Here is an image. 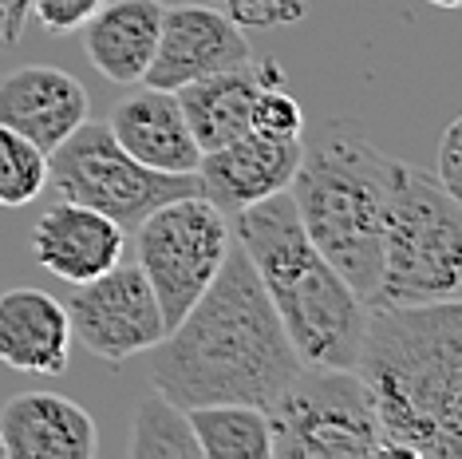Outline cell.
Segmentation results:
<instances>
[{
    "mask_svg": "<svg viewBox=\"0 0 462 459\" xmlns=\"http://www.w3.org/2000/svg\"><path fill=\"white\" fill-rule=\"evenodd\" d=\"M64 313L71 337L91 357L107 361L115 369L123 361L154 349L166 337L162 309L139 266L115 262L99 277L71 286V297H64Z\"/></svg>",
    "mask_w": 462,
    "mask_h": 459,
    "instance_id": "9c48e42d",
    "label": "cell"
},
{
    "mask_svg": "<svg viewBox=\"0 0 462 459\" xmlns=\"http://www.w3.org/2000/svg\"><path fill=\"white\" fill-rule=\"evenodd\" d=\"M103 0H28V13H32L48 33L64 36V33H79L83 20H88Z\"/></svg>",
    "mask_w": 462,
    "mask_h": 459,
    "instance_id": "cb8c5ba5",
    "label": "cell"
},
{
    "mask_svg": "<svg viewBox=\"0 0 462 459\" xmlns=\"http://www.w3.org/2000/svg\"><path fill=\"white\" fill-rule=\"evenodd\" d=\"M392 171L395 159L356 123L328 119L309 139L300 135V163L289 183L304 234L364 301L380 286Z\"/></svg>",
    "mask_w": 462,
    "mask_h": 459,
    "instance_id": "277c9868",
    "label": "cell"
},
{
    "mask_svg": "<svg viewBox=\"0 0 462 459\" xmlns=\"http://www.w3.org/2000/svg\"><path fill=\"white\" fill-rule=\"evenodd\" d=\"M254 60L249 40L234 16H226L214 5H174L162 8L159 48L146 68L143 83L162 91H178L194 80L217 76V71L241 68Z\"/></svg>",
    "mask_w": 462,
    "mask_h": 459,
    "instance_id": "30bf717a",
    "label": "cell"
},
{
    "mask_svg": "<svg viewBox=\"0 0 462 459\" xmlns=\"http://www.w3.org/2000/svg\"><path fill=\"white\" fill-rule=\"evenodd\" d=\"M265 416L277 459H392L352 369L300 364Z\"/></svg>",
    "mask_w": 462,
    "mask_h": 459,
    "instance_id": "8992f818",
    "label": "cell"
},
{
    "mask_svg": "<svg viewBox=\"0 0 462 459\" xmlns=\"http://www.w3.org/2000/svg\"><path fill=\"white\" fill-rule=\"evenodd\" d=\"M5 459H96L99 427L83 404L56 392H20L0 408Z\"/></svg>",
    "mask_w": 462,
    "mask_h": 459,
    "instance_id": "4fadbf2b",
    "label": "cell"
},
{
    "mask_svg": "<svg viewBox=\"0 0 462 459\" xmlns=\"http://www.w3.org/2000/svg\"><path fill=\"white\" fill-rule=\"evenodd\" d=\"M352 372L392 459H462V305H367Z\"/></svg>",
    "mask_w": 462,
    "mask_h": 459,
    "instance_id": "7a4b0ae2",
    "label": "cell"
},
{
    "mask_svg": "<svg viewBox=\"0 0 462 459\" xmlns=\"http://www.w3.org/2000/svg\"><path fill=\"white\" fill-rule=\"evenodd\" d=\"M48 186V151L32 139L0 123V206L16 211L44 194Z\"/></svg>",
    "mask_w": 462,
    "mask_h": 459,
    "instance_id": "44dd1931",
    "label": "cell"
},
{
    "mask_svg": "<svg viewBox=\"0 0 462 459\" xmlns=\"http://www.w3.org/2000/svg\"><path fill=\"white\" fill-rule=\"evenodd\" d=\"M202 5L222 8L226 16H234L241 28H273V24H297L304 16V0H202Z\"/></svg>",
    "mask_w": 462,
    "mask_h": 459,
    "instance_id": "603a6c76",
    "label": "cell"
},
{
    "mask_svg": "<svg viewBox=\"0 0 462 459\" xmlns=\"http://www.w3.org/2000/svg\"><path fill=\"white\" fill-rule=\"evenodd\" d=\"M123 234L127 230L111 222L107 214L64 198L60 206H51L36 218L32 258L60 281L79 286V281H91L115 262H123V249H127Z\"/></svg>",
    "mask_w": 462,
    "mask_h": 459,
    "instance_id": "5bb4252c",
    "label": "cell"
},
{
    "mask_svg": "<svg viewBox=\"0 0 462 459\" xmlns=\"http://www.w3.org/2000/svg\"><path fill=\"white\" fill-rule=\"evenodd\" d=\"M88 88L64 68L24 64L0 76V123L48 155L88 119Z\"/></svg>",
    "mask_w": 462,
    "mask_h": 459,
    "instance_id": "7c38bea8",
    "label": "cell"
},
{
    "mask_svg": "<svg viewBox=\"0 0 462 459\" xmlns=\"http://www.w3.org/2000/svg\"><path fill=\"white\" fill-rule=\"evenodd\" d=\"M229 234L254 262L300 364L352 369L367 325V301L312 246L292 194L281 191L237 211Z\"/></svg>",
    "mask_w": 462,
    "mask_h": 459,
    "instance_id": "3957f363",
    "label": "cell"
},
{
    "mask_svg": "<svg viewBox=\"0 0 462 459\" xmlns=\"http://www.w3.org/2000/svg\"><path fill=\"white\" fill-rule=\"evenodd\" d=\"M28 0H0V52H8L24 36V24H28Z\"/></svg>",
    "mask_w": 462,
    "mask_h": 459,
    "instance_id": "484cf974",
    "label": "cell"
},
{
    "mask_svg": "<svg viewBox=\"0 0 462 459\" xmlns=\"http://www.w3.org/2000/svg\"><path fill=\"white\" fill-rule=\"evenodd\" d=\"M146 352H151L154 392H162L178 408H198V404L269 408L300 369L297 349L237 238L229 242L226 262L206 294Z\"/></svg>",
    "mask_w": 462,
    "mask_h": 459,
    "instance_id": "6da1fadb",
    "label": "cell"
},
{
    "mask_svg": "<svg viewBox=\"0 0 462 459\" xmlns=\"http://www.w3.org/2000/svg\"><path fill=\"white\" fill-rule=\"evenodd\" d=\"M462 198L430 171L399 163L387 186L380 286L367 305H427L462 289Z\"/></svg>",
    "mask_w": 462,
    "mask_h": 459,
    "instance_id": "5b68a950",
    "label": "cell"
},
{
    "mask_svg": "<svg viewBox=\"0 0 462 459\" xmlns=\"http://www.w3.org/2000/svg\"><path fill=\"white\" fill-rule=\"evenodd\" d=\"M265 83H281V68L269 60H249L241 68L217 71V76L194 80L186 88L174 91L178 108L186 115V127H190L198 151H217L226 143H234L237 135L249 131V111L254 99Z\"/></svg>",
    "mask_w": 462,
    "mask_h": 459,
    "instance_id": "e0dca14e",
    "label": "cell"
},
{
    "mask_svg": "<svg viewBox=\"0 0 462 459\" xmlns=\"http://www.w3.org/2000/svg\"><path fill=\"white\" fill-rule=\"evenodd\" d=\"M229 222L209 198L186 194L159 206L134 226L139 269L162 309L166 329L186 317V309L206 294L229 254Z\"/></svg>",
    "mask_w": 462,
    "mask_h": 459,
    "instance_id": "ba28073f",
    "label": "cell"
},
{
    "mask_svg": "<svg viewBox=\"0 0 462 459\" xmlns=\"http://www.w3.org/2000/svg\"><path fill=\"white\" fill-rule=\"evenodd\" d=\"M71 361V325L64 301L32 286L0 294V364L28 377H64Z\"/></svg>",
    "mask_w": 462,
    "mask_h": 459,
    "instance_id": "9a60e30c",
    "label": "cell"
},
{
    "mask_svg": "<svg viewBox=\"0 0 462 459\" xmlns=\"http://www.w3.org/2000/svg\"><path fill=\"white\" fill-rule=\"evenodd\" d=\"M300 163V139H269L261 131H245L217 151L198 159V186L202 198L222 214H237L269 194L289 191Z\"/></svg>",
    "mask_w": 462,
    "mask_h": 459,
    "instance_id": "8fae6325",
    "label": "cell"
},
{
    "mask_svg": "<svg viewBox=\"0 0 462 459\" xmlns=\"http://www.w3.org/2000/svg\"><path fill=\"white\" fill-rule=\"evenodd\" d=\"M435 179L455 198H462V119H450L443 139H439V166Z\"/></svg>",
    "mask_w": 462,
    "mask_h": 459,
    "instance_id": "d4e9b609",
    "label": "cell"
},
{
    "mask_svg": "<svg viewBox=\"0 0 462 459\" xmlns=\"http://www.w3.org/2000/svg\"><path fill=\"white\" fill-rule=\"evenodd\" d=\"M427 5H435V8H447V13H455V8H462V0H427Z\"/></svg>",
    "mask_w": 462,
    "mask_h": 459,
    "instance_id": "4316f807",
    "label": "cell"
},
{
    "mask_svg": "<svg viewBox=\"0 0 462 459\" xmlns=\"http://www.w3.org/2000/svg\"><path fill=\"white\" fill-rule=\"evenodd\" d=\"M198 452L209 459H269V416L257 404H198L186 408Z\"/></svg>",
    "mask_w": 462,
    "mask_h": 459,
    "instance_id": "d6986e66",
    "label": "cell"
},
{
    "mask_svg": "<svg viewBox=\"0 0 462 459\" xmlns=\"http://www.w3.org/2000/svg\"><path fill=\"white\" fill-rule=\"evenodd\" d=\"M48 183L64 198L107 214L123 230H134L146 214L186 194H202L198 174H166L139 163L119 147L107 123L83 119L76 131L48 155Z\"/></svg>",
    "mask_w": 462,
    "mask_h": 459,
    "instance_id": "52a82bcc",
    "label": "cell"
},
{
    "mask_svg": "<svg viewBox=\"0 0 462 459\" xmlns=\"http://www.w3.org/2000/svg\"><path fill=\"white\" fill-rule=\"evenodd\" d=\"M249 131H261V135H269V139H300L304 108L281 83H265L254 99V111H249Z\"/></svg>",
    "mask_w": 462,
    "mask_h": 459,
    "instance_id": "7402d4cb",
    "label": "cell"
},
{
    "mask_svg": "<svg viewBox=\"0 0 462 459\" xmlns=\"http://www.w3.org/2000/svg\"><path fill=\"white\" fill-rule=\"evenodd\" d=\"M162 0H103L83 20V52L111 83H143L159 48Z\"/></svg>",
    "mask_w": 462,
    "mask_h": 459,
    "instance_id": "ac0fdd59",
    "label": "cell"
},
{
    "mask_svg": "<svg viewBox=\"0 0 462 459\" xmlns=\"http://www.w3.org/2000/svg\"><path fill=\"white\" fill-rule=\"evenodd\" d=\"M107 127L123 151L146 166H154V171L166 174L198 171L202 151H198L194 135L186 127V115L178 108L174 91L143 83V91H131L111 108Z\"/></svg>",
    "mask_w": 462,
    "mask_h": 459,
    "instance_id": "2e32d148",
    "label": "cell"
},
{
    "mask_svg": "<svg viewBox=\"0 0 462 459\" xmlns=\"http://www.w3.org/2000/svg\"><path fill=\"white\" fill-rule=\"evenodd\" d=\"M131 459H198V440L186 408L166 400L162 392H151L134 412L131 424Z\"/></svg>",
    "mask_w": 462,
    "mask_h": 459,
    "instance_id": "ffe728a7",
    "label": "cell"
},
{
    "mask_svg": "<svg viewBox=\"0 0 462 459\" xmlns=\"http://www.w3.org/2000/svg\"><path fill=\"white\" fill-rule=\"evenodd\" d=\"M0 459H5V444H0Z\"/></svg>",
    "mask_w": 462,
    "mask_h": 459,
    "instance_id": "83f0119b",
    "label": "cell"
}]
</instances>
